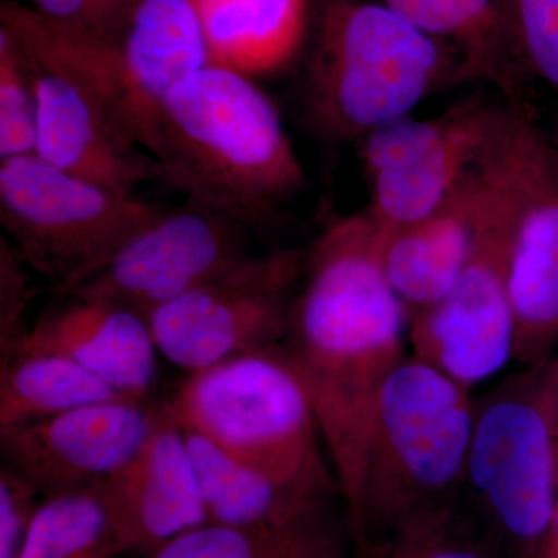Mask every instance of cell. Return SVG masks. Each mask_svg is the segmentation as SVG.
Instances as JSON below:
<instances>
[{"label":"cell","mask_w":558,"mask_h":558,"mask_svg":"<svg viewBox=\"0 0 558 558\" xmlns=\"http://www.w3.org/2000/svg\"><path fill=\"white\" fill-rule=\"evenodd\" d=\"M380 242L366 209L326 227L304 252L282 344L314 405L343 505L380 389L410 354L409 314L385 277Z\"/></svg>","instance_id":"1"},{"label":"cell","mask_w":558,"mask_h":558,"mask_svg":"<svg viewBox=\"0 0 558 558\" xmlns=\"http://www.w3.org/2000/svg\"><path fill=\"white\" fill-rule=\"evenodd\" d=\"M470 392L413 354L385 381L344 502L359 558L462 515L475 409Z\"/></svg>","instance_id":"2"},{"label":"cell","mask_w":558,"mask_h":558,"mask_svg":"<svg viewBox=\"0 0 558 558\" xmlns=\"http://www.w3.org/2000/svg\"><path fill=\"white\" fill-rule=\"evenodd\" d=\"M146 150L161 182L253 231L306 180L277 106L253 78L222 65H204L167 95Z\"/></svg>","instance_id":"3"},{"label":"cell","mask_w":558,"mask_h":558,"mask_svg":"<svg viewBox=\"0 0 558 558\" xmlns=\"http://www.w3.org/2000/svg\"><path fill=\"white\" fill-rule=\"evenodd\" d=\"M300 95L319 140H362L446 87L461 86V54L374 0H314Z\"/></svg>","instance_id":"4"},{"label":"cell","mask_w":558,"mask_h":558,"mask_svg":"<svg viewBox=\"0 0 558 558\" xmlns=\"http://www.w3.org/2000/svg\"><path fill=\"white\" fill-rule=\"evenodd\" d=\"M558 498V351L475 400L462 510L502 558H532Z\"/></svg>","instance_id":"5"},{"label":"cell","mask_w":558,"mask_h":558,"mask_svg":"<svg viewBox=\"0 0 558 558\" xmlns=\"http://www.w3.org/2000/svg\"><path fill=\"white\" fill-rule=\"evenodd\" d=\"M168 402L182 427L238 461L286 486L341 498L314 405L284 348L186 374Z\"/></svg>","instance_id":"6"},{"label":"cell","mask_w":558,"mask_h":558,"mask_svg":"<svg viewBox=\"0 0 558 558\" xmlns=\"http://www.w3.org/2000/svg\"><path fill=\"white\" fill-rule=\"evenodd\" d=\"M0 27L27 61L38 95L36 154L61 170L123 194L159 179L148 150L131 137L83 50L33 7L7 0Z\"/></svg>","instance_id":"7"},{"label":"cell","mask_w":558,"mask_h":558,"mask_svg":"<svg viewBox=\"0 0 558 558\" xmlns=\"http://www.w3.org/2000/svg\"><path fill=\"white\" fill-rule=\"evenodd\" d=\"M163 208L61 170L36 153L0 160V222L54 295L94 274Z\"/></svg>","instance_id":"8"},{"label":"cell","mask_w":558,"mask_h":558,"mask_svg":"<svg viewBox=\"0 0 558 558\" xmlns=\"http://www.w3.org/2000/svg\"><path fill=\"white\" fill-rule=\"evenodd\" d=\"M512 102L481 95L433 119L403 117L359 140L369 213L381 231L411 226L446 204L497 148Z\"/></svg>","instance_id":"9"},{"label":"cell","mask_w":558,"mask_h":558,"mask_svg":"<svg viewBox=\"0 0 558 558\" xmlns=\"http://www.w3.org/2000/svg\"><path fill=\"white\" fill-rule=\"evenodd\" d=\"M502 140L492 154V191L468 264L446 299L410 318V354L472 391L513 360L509 290L513 205Z\"/></svg>","instance_id":"10"},{"label":"cell","mask_w":558,"mask_h":558,"mask_svg":"<svg viewBox=\"0 0 558 558\" xmlns=\"http://www.w3.org/2000/svg\"><path fill=\"white\" fill-rule=\"evenodd\" d=\"M304 252L278 248L236 266L146 315L161 357L186 371L284 344Z\"/></svg>","instance_id":"11"},{"label":"cell","mask_w":558,"mask_h":558,"mask_svg":"<svg viewBox=\"0 0 558 558\" xmlns=\"http://www.w3.org/2000/svg\"><path fill=\"white\" fill-rule=\"evenodd\" d=\"M502 160L513 205V360L524 366L558 351V132L527 101L512 105Z\"/></svg>","instance_id":"12"},{"label":"cell","mask_w":558,"mask_h":558,"mask_svg":"<svg viewBox=\"0 0 558 558\" xmlns=\"http://www.w3.org/2000/svg\"><path fill=\"white\" fill-rule=\"evenodd\" d=\"M252 233L240 219L197 202L165 207L62 295L105 301L146 317L248 258Z\"/></svg>","instance_id":"13"},{"label":"cell","mask_w":558,"mask_h":558,"mask_svg":"<svg viewBox=\"0 0 558 558\" xmlns=\"http://www.w3.org/2000/svg\"><path fill=\"white\" fill-rule=\"evenodd\" d=\"M163 402L117 399L0 429V458L40 497L90 486L130 464L159 421Z\"/></svg>","instance_id":"14"},{"label":"cell","mask_w":558,"mask_h":558,"mask_svg":"<svg viewBox=\"0 0 558 558\" xmlns=\"http://www.w3.org/2000/svg\"><path fill=\"white\" fill-rule=\"evenodd\" d=\"M76 43L143 149L167 95L209 64L194 0H130L119 38L109 49Z\"/></svg>","instance_id":"15"},{"label":"cell","mask_w":558,"mask_h":558,"mask_svg":"<svg viewBox=\"0 0 558 558\" xmlns=\"http://www.w3.org/2000/svg\"><path fill=\"white\" fill-rule=\"evenodd\" d=\"M108 483L119 556L148 557L208 523L196 468L168 400L142 449Z\"/></svg>","instance_id":"16"},{"label":"cell","mask_w":558,"mask_h":558,"mask_svg":"<svg viewBox=\"0 0 558 558\" xmlns=\"http://www.w3.org/2000/svg\"><path fill=\"white\" fill-rule=\"evenodd\" d=\"M58 354L97 374L120 395L150 399L159 376V349L138 312L73 295L53 301L10 352Z\"/></svg>","instance_id":"17"},{"label":"cell","mask_w":558,"mask_h":558,"mask_svg":"<svg viewBox=\"0 0 558 558\" xmlns=\"http://www.w3.org/2000/svg\"><path fill=\"white\" fill-rule=\"evenodd\" d=\"M492 154L428 218L381 231V267L409 318L446 299L468 264L490 197Z\"/></svg>","instance_id":"18"},{"label":"cell","mask_w":558,"mask_h":558,"mask_svg":"<svg viewBox=\"0 0 558 558\" xmlns=\"http://www.w3.org/2000/svg\"><path fill=\"white\" fill-rule=\"evenodd\" d=\"M461 54V84L484 83L508 102L526 101L506 0H374Z\"/></svg>","instance_id":"19"},{"label":"cell","mask_w":558,"mask_h":558,"mask_svg":"<svg viewBox=\"0 0 558 558\" xmlns=\"http://www.w3.org/2000/svg\"><path fill=\"white\" fill-rule=\"evenodd\" d=\"M314 0H194L209 64L269 75L295 60L310 35Z\"/></svg>","instance_id":"20"},{"label":"cell","mask_w":558,"mask_h":558,"mask_svg":"<svg viewBox=\"0 0 558 558\" xmlns=\"http://www.w3.org/2000/svg\"><path fill=\"white\" fill-rule=\"evenodd\" d=\"M199 478L208 523L289 526L332 515V499L286 486L238 461L194 429L182 427Z\"/></svg>","instance_id":"21"},{"label":"cell","mask_w":558,"mask_h":558,"mask_svg":"<svg viewBox=\"0 0 558 558\" xmlns=\"http://www.w3.org/2000/svg\"><path fill=\"white\" fill-rule=\"evenodd\" d=\"M117 399L131 398L62 355L13 354L0 359V429Z\"/></svg>","instance_id":"22"},{"label":"cell","mask_w":558,"mask_h":558,"mask_svg":"<svg viewBox=\"0 0 558 558\" xmlns=\"http://www.w3.org/2000/svg\"><path fill=\"white\" fill-rule=\"evenodd\" d=\"M145 558H349L332 515L289 526L207 523L183 532Z\"/></svg>","instance_id":"23"},{"label":"cell","mask_w":558,"mask_h":558,"mask_svg":"<svg viewBox=\"0 0 558 558\" xmlns=\"http://www.w3.org/2000/svg\"><path fill=\"white\" fill-rule=\"evenodd\" d=\"M108 481L40 498L20 558H117Z\"/></svg>","instance_id":"24"},{"label":"cell","mask_w":558,"mask_h":558,"mask_svg":"<svg viewBox=\"0 0 558 558\" xmlns=\"http://www.w3.org/2000/svg\"><path fill=\"white\" fill-rule=\"evenodd\" d=\"M38 95L27 61L0 27V160L36 153Z\"/></svg>","instance_id":"25"},{"label":"cell","mask_w":558,"mask_h":558,"mask_svg":"<svg viewBox=\"0 0 558 558\" xmlns=\"http://www.w3.org/2000/svg\"><path fill=\"white\" fill-rule=\"evenodd\" d=\"M517 57L526 78L558 95V0H506Z\"/></svg>","instance_id":"26"},{"label":"cell","mask_w":558,"mask_h":558,"mask_svg":"<svg viewBox=\"0 0 558 558\" xmlns=\"http://www.w3.org/2000/svg\"><path fill=\"white\" fill-rule=\"evenodd\" d=\"M57 31L90 46L109 49L119 38L130 0H32Z\"/></svg>","instance_id":"27"},{"label":"cell","mask_w":558,"mask_h":558,"mask_svg":"<svg viewBox=\"0 0 558 558\" xmlns=\"http://www.w3.org/2000/svg\"><path fill=\"white\" fill-rule=\"evenodd\" d=\"M363 558H502L464 517L424 529Z\"/></svg>","instance_id":"28"},{"label":"cell","mask_w":558,"mask_h":558,"mask_svg":"<svg viewBox=\"0 0 558 558\" xmlns=\"http://www.w3.org/2000/svg\"><path fill=\"white\" fill-rule=\"evenodd\" d=\"M27 270L13 244L0 238V355L16 347L31 329L25 319L32 301Z\"/></svg>","instance_id":"29"},{"label":"cell","mask_w":558,"mask_h":558,"mask_svg":"<svg viewBox=\"0 0 558 558\" xmlns=\"http://www.w3.org/2000/svg\"><path fill=\"white\" fill-rule=\"evenodd\" d=\"M40 498L28 481L0 468V558H20Z\"/></svg>","instance_id":"30"},{"label":"cell","mask_w":558,"mask_h":558,"mask_svg":"<svg viewBox=\"0 0 558 558\" xmlns=\"http://www.w3.org/2000/svg\"><path fill=\"white\" fill-rule=\"evenodd\" d=\"M532 558H558V498Z\"/></svg>","instance_id":"31"}]
</instances>
